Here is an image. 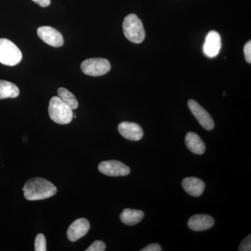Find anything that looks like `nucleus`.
<instances>
[{"label":"nucleus","mask_w":251,"mask_h":251,"mask_svg":"<svg viewBox=\"0 0 251 251\" xmlns=\"http://www.w3.org/2000/svg\"><path fill=\"white\" fill-rule=\"evenodd\" d=\"M24 196L28 201H40L53 196L57 193L56 186L44 178L28 180L23 188Z\"/></svg>","instance_id":"1"},{"label":"nucleus","mask_w":251,"mask_h":251,"mask_svg":"<svg viewBox=\"0 0 251 251\" xmlns=\"http://www.w3.org/2000/svg\"><path fill=\"white\" fill-rule=\"evenodd\" d=\"M49 112L51 120L59 125H68L74 118L72 109L59 97H52L50 100Z\"/></svg>","instance_id":"2"},{"label":"nucleus","mask_w":251,"mask_h":251,"mask_svg":"<svg viewBox=\"0 0 251 251\" xmlns=\"http://www.w3.org/2000/svg\"><path fill=\"white\" fill-rule=\"evenodd\" d=\"M124 34L126 39L134 44H140L145 38L143 23L136 15L129 14L124 20Z\"/></svg>","instance_id":"3"},{"label":"nucleus","mask_w":251,"mask_h":251,"mask_svg":"<svg viewBox=\"0 0 251 251\" xmlns=\"http://www.w3.org/2000/svg\"><path fill=\"white\" fill-rule=\"evenodd\" d=\"M22 59V52L18 46L9 39H0V63L13 67L19 64Z\"/></svg>","instance_id":"4"},{"label":"nucleus","mask_w":251,"mask_h":251,"mask_svg":"<svg viewBox=\"0 0 251 251\" xmlns=\"http://www.w3.org/2000/svg\"><path fill=\"white\" fill-rule=\"evenodd\" d=\"M111 69L108 59L91 58L86 59L81 64L82 72L90 76H101L108 74Z\"/></svg>","instance_id":"5"},{"label":"nucleus","mask_w":251,"mask_h":251,"mask_svg":"<svg viewBox=\"0 0 251 251\" xmlns=\"http://www.w3.org/2000/svg\"><path fill=\"white\" fill-rule=\"evenodd\" d=\"M98 169L102 174L110 176H126L130 173L129 167L115 160L101 162L99 165Z\"/></svg>","instance_id":"6"},{"label":"nucleus","mask_w":251,"mask_h":251,"mask_svg":"<svg viewBox=\"0 0 251 251\" xmlns=\"http://www.w3.org/2000/svg\"><path fill=\"white\" fill-rule=\"evenodd\" d=\"M188 105L193 115L196 117L203 128L207 130H212L214 128V122L212 117L198 102L194 100H189Z\"/></svg>","instance_id":"7"},{"label":"nucleus","mask_w":251,"mask_h":251,"mask_svg":"<svg viewBox=\"0 0 251 251\" xmlns=\"http://www.w3.org/2000/svg\"><path fill=\"white\" fill-rule=\"evenodd\" d=\"M37 34L41 40L52 47L59 48L64 45V38L59 31L49 26L38 28Z\"/></svg>","instance_id":"8"},{"label":"nucleus","mask_w":251,"mask_h":251,"mask_svg":"<svg viewBox=\"0 0 251 251\" xmlns=\"http://www.w3.org/2000/svg\"><path fill=\"white\" fill-rule=\"evenodd\" d=\"M221 49V38L217 31H211L206 36L203 45V52L206 57H215L219 54Z\"/></svg>","instance_id":"9"},{"label":"nucleus","mask_w":251,"mask_h":251,"mask_svg":"<svg viewBox=\"0 0 251 251\" xmlns=\"http://www.w3.org/2000/svg\"><path fill=\"white\" fill-rule=\"evenodd\" d=\"M118 130L124 138L131 141H138L143 137V128L133 122H122L118 126Z\"/></svg>","instance_id":"10"},{"label":"nucleus","mask_w":251,"mask_h":251,"mask_svg":"<svg viewBox=\"0 0 251 251\" xmlns=\"http://www.w3.org/2000/svg\"><path fill=\"white\" fill-rule=\"evenodd\" d=\"M90 227V223L87 219H79L75 220L68 229V239L71 242H76L88 232Z\"/></svg>","instance_id":"11"},{"label":"nucleus","mask_w":251,"mask_h":251,"mask_svg":"<svg viewBox=\"0 0 251 251\" xmlns=\"http://www.w3.org/2000/svg\"><path fill=\"white\" fill-rule=\"evenodd\" d=\"M214 220L206 214H196L193 216L188 222V226L193 231L206 230L214 226Z\"/></svg>","instance_id":"12"},{"label":"nucleus","mask_w":251,"mask_h":251,"mask_svg":"<svg viewBox=\"0 0 251 251\" xmlns=\"http://www.w3.org/2000/svg\"><path fill=\"white\" fill-rule=\"evenodd\" d=\"M182 186L185 191L193 197L201 196L205 188L204 181L193 176L185 178L182 181Z\"/></svg>","instance_id":"13"},{"label":"nucleus","mask_w":251,"mask_h":251,"mask_svg":"<svg viewBox=\"0 0 251 251\" xmlns=\"http://www.w3.org/2000/svg\"><path fill=\"white\" fill-rule=\"evenodd\" d=\"M185 143L188 150L193 153L203 154L205 151L206 147L204 142L201 139V137L194 132H189L186 134Z\"/></svg>","instance_id":"14"},{"label":"nucleus","mask_w":251,"mask_h":251,"mask_svg":"<svg viewBox=\"0 0 251 251\" xmlns=\"http://www.w3.org/2000/svg\"><path fill=\"white\" fill-rule=\"evenodd\" d=\"M144 212L136 209H125L120 214V220L127 226H133L140 223L144 218Z\"/></svg>","instance_id":"15"},{"label":"nucleus","mask_w":251,"mask_h":251,"mask_svg":"<svg viewBox=\"0 0 251 251\" xmlns=\"http://www.w3.org/2000/svg\"><path fill=\"white\" fill-rule=\"evenodd\" d=\"M19 94L17 85L9 81L0 80V99L16 98Z\"/></svg>","instance_id":"16"},{"label":"nucleus","mask_w":251,"mask_h":251,"mask_svg":"<svg viewBox=\"0 0 251 251\" xmlns=\"http://www.w3.org/2000/svg\"><path fill=\"white\" fill-rule=\"evenodd\" d=\"M57 94H58L59 98L62 99V101L67 104L69 108H72V110H75L77 108L78 102H77L75 96L72 92H69V90L64 88V87H60L57 90Z\"/></svg>","instance_id":"17"},{"label":"nucleus","mask_w":251,"mask_h":251,"mask_svg":"<svg viewBox=\"0 0 251 251\" xmlns=\"http://www.w3.org/2000/svg\"><path fill=\"white\" fill-rule=\"evenodd\" d=\"M34 250L36 251H46V240L43 234H38L34 242Z\"/></svg>","instance_id":"18"},{"label":"nucleus","mask_w":251,"mask_h":251,"mask_svg":"<svg viewBox=\"0 0 251 251\" xmlns=\"http://www.w3.org/2000/svg\"><path fill=\"white\" fill-rule=\"evenodd\" d=\"M105 250V243L102 241H95L86 251H104Z\"/></svg>","instance_id":"19"},{"label":"nucleus","mask_w":251,"mask_h":251,"mask_svg":"<svg viewBox=\"0 0 251 251\" xmlns=\"http://www.w3.org/2000/svg\"><path fill=\"white\" fill-rule=\"evenodd\" d=\"M239 251H251V235L248 236L241 243L239 246Z\"/></svg>","instance_id":"20"},{"label":"nucleus","mask_w":251,"mask_h":251,"mask_svg":"<svg viewBox=\"0 0 251 251\" xmlns=\"http://www.w3.org/2000/svg\"><path fill=\"white\" fill-rule=\"evenodd\" d=\"M244 54H245L246 60L248 63L251 64V41H249V42L246 44L244 49Z\"/></svg>","instance_id":"21"},{"label":"nucleus","mask_w":251,"mask_h":251,"mask_svg":"<svg viewBox=\"0 0 251 251\" xmlns=\"http://www.w3.org/2000/svg\"><path fill=\"white\" fill-rule=\"evenodd\" d=\"M162 249L159 244H151L148 245V247L144 248L141 251H161Z\"/></svg>","instance_id":"22"},{"label":"nucleus","mask_w":251,"mask_h":251,"mask_svg":"<svg viewBox=\"0 0 251 251\" xmlns=\"http://www.w3.org/2000/svg\"><path fill=\"white\" fill-rule=\"evenodd\" d=\"M32 1L39 4L41 7H47L50 4V0H32Z\"/></svg>","instance_id":"23"}]
</instances>
